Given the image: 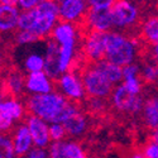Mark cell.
<instances>
[{"instance_id":"obj_13","label":"cell","mask_w":158,"mask_h":158,"mask_svg":"<svg viewBox=\"0 0 158 158\" xmlns=\"http://www.w3.org/2000/svg\"><path fill=\"white\" fill-rule=\"evenodd\" d=\"M25 89L32 95H42L49 94L53 90L52 86V80L46 75L44 71L28 73L25 77Z\"/></svg>"},{"instance_id":"obj_31","label":"cell","mask_w":158,"mask_h":158,"mask_svg":"<svg viewBox=\"0 0 158 158\" xmlns=\"http://www.w3.org/2000/svg\"><path fill=\"white\" fill-rule=\"evenodd\" d=\"M116 0H87L89 8H111Z\"/></svg>"},{"instance_id":"obj_9","label":"cell","mask_w":158,"mask_h":158,"mask_svg":"<svg viewBox=\"0 0 158 158\" xmlns=\"http://www.w3.org/2000/svg\"><path fill=\"white\" fill-rule=\"evenodd\" d=\"M57 87L61 90L62 95L71 101L81 100L85 95V89L81 82V78L75 71H67L61 75L57 80Z\"/></svg>"},{"instance_id":"obj_28","label":"cell","mask_w":158,"mask_h":158,"mask_svg":"<svg viewBox=\"0 0 158 158\" xmlns=\"http://www.w3.org/2000/svg\"><path fill=\"white\" fill-rule=\"evenodd\" d=\"M67 133H66V129L63 127V124H51L49 125V137L52 142H60L62 140Z\"/></svg>"},{"instance_id":"obj_38","label":"cell","mask_w":158,"mask_h":158,"mask_svg":"<svg viewBox=\"0 0 158 158\" xmlns=\"http://www.w3.org/2000/svg\"><path fill=\"white\" fill-rule=\"evenodd\" d=\"M131 158H144V157H143V154H139V153H137V154H134V156L131 157Z\"/></svg>"},{"instance_id":"obj_36","label":"cell","mask_w":158,"mask_h":158,"mask_svg":"<svg viewBox=\"0 0 158 158\" xmlns=\"http://www.w3.org/2000/svg\"><path fill=\"white\" fill-rule=\"evenodd\" d=\"M4 53H3V49H2V47H0V70L3 69V60H4V56H3Z\"/></svg>"},{"instance_id":"obj_10","label":"cell","mask_w":158,"mask_h":158,"mask_svg":"<svg viewBox=\"0 0 158 158\" xmlns=\"http://www.w3.org/2000/svg\"><path fill=\"white\" fill-rule=\"evenodd\" d=\"M61 48L60 44L52 37L46 39V52H44V72L51 80H58L61 77V64H60Z\"/></svg>"},{"instance_id":"obj_11","label":"cell","mask_w":158,"mask_h":158,"mask_svg":"<svg viewBox=\"0 0 158 158\" xmlns=\"http://www.w3.org/2000/svg\"><path fill=\"white\" fill-rule=\"evenodd\" d=\"M87 9L89 6L85 4L84 0H66L60 5L58 20L76 25L84 20Z\"/></svg>"},{"instance_id":"obj_7","label":"cell","mask_w":158,"mask_h":158,"mask_svg":"<svg viewBox=\"0 0 158 158\" xmlns=\"http://www.w3.org/2000/svg\"><path fill=\"white\" fill-rule=\"evenodd\" d=\"M24 116V106L17 98H6L0 102V133H6L15 120Z\"/></svg>"},{"instance_id":"obj_33","label":"cell","mask_w":158,"mask_h":158,"mask_svg":"<svg viewBox=\"0 0 158 158\" xmlns=\"http://www.w3.org/2000/svg\"><path fill=\"white\" fill-rule=\"evenodd\" d=\"M24 158H48V153L44 148H33Z\"/></svg>"},{"instance_id":"obj_29","label":"cell","mask_w":158,"mask_h":158,"mask_svg":"<svg viewBox=\"0 0 158 158\" xmlns=\"http://www.w3.org/2000/svg\"><path fill=\"white\" fill-rule=\"evenodd\" d=\"M131 77H140V67L135 63H130L123 67V80Z\"/></svg>"},{"instance_id":"obj_20","label":"cell","mask_w":158,"mask_h":158,"mask_svg":"<svg viewBox=\"0 0 158 158\" xmlns=\"http://www.w3.org/2000/svg\"><path fill=\"white\" fill-rule=\"evenodd\" d=\"M38 14L35 9L32 10H25L20 13V17L18 20V31H34L35 23H37Z\"/></svg>"},{"instance_id":"obj_18","label":"cell","mask_w":158,"mask_h":158,"mask_svg":"<svg viewBox=\"0 0 158 158\" xmlns=\"http://www.w3.org/2000/svg\"><path fill=\"white\" fill-rule=\"evenodd\" d=\"M94 64L98 70H100L102 72V75L106 77L113 85L123 81V67H119V66L109 62L108 60L99 61Z\"/></svg>"},{"instance_id":"obj_12","label":"cell","mask_w":158,"mask_h":158,"mask_svg":"<svg viewBox=\"0 0 158 158\" xmlns=\"http://www.w3.org/2000/svg\"><path fill=\"white\" fill-rule=\"evenodd\" d=\"M27 127L31 131V135L33 139V144L37 148H46L51 140L49 137V127L47 122L34 115L28 116Z\"/></svg>"},{"instance_id":"obj_25","label":"cell","mask_w":158,"mask_h":158,"mask_svg":"<svg viewBox=\"0 0 158 158\" xmlns=\"http://www.w3.org/2000/svg\"><path fill=\"white\" fill-rule=\"evenodd\" d=\"M38 41H42V39L32 31H18L15 34V42L18 44H31Z\"/></svg>"},{"instance_id":"obj_35","label":"cell","mask_w":158,"mask_h":158,"mask_svg":"<svg viewBox=\"0 0 158 158\" xmlns=\"http://www.w3.org/2000/svg\"><path fill=\"white\" fill-rule=\"evenodd\" d=\"M0 3L4 5H15L18 4V0H0Z\"/></svg>"},{"instance_id":"obj_21","label":"cell","mask_w":158,"mask_h":158,"mask_svg":"<svg viewBox=\"0 0 158 158\" xmlns=\"http://www.w3.org/2000/svg\"><path fill=\"white\" fill-rule=\"evenodd\" d=\"M140 81L149 85H156L158 82V66L151 62H146L140 69Z\"/></svg>"},{"instance_id":"obj_2","label":"cell","mask_w":158,"mask_h":158,"mask_svg":"<svg viewBox=\"0 0 158 158\" xmlns=\"http://www.w3.org/2000/svg\"><path fill=\"white\" fill-rule=\"evenodd\" d=\"M137 56L135 42L119 32H106L105 35V60L125 67L134 62Z\"/></svg>"},{"instance_id":"obj_34","label":"cell","mask_w":158,"mask_h":158,"mask_svg":"<svg viewBox=\"0 0 158 158\" xmlns=\"http://www.w3.org/2000/svg\"><path fill=\"white\" fill-rule=\"evenodd\" d=\"M151 55H152V58L156 63H158V43L153 44L152 46V49H151Z\"/></svg>"},{"instance_id":"obj_19","label":"cell","mask_w":158,"mask_h":158,"mask_svg":"<svg viewBox=\"0 0 158 158\" xmlns=\"http://www.w3.org/2000/svg\"><path fill=\"white\" fill-rule=\"evenodd\" d=\"M143 118L146 124L153 129V131H158V98H151L143 105Z\"/></svg>"},{"instance_id":"obj_27","label":"cell","mask_w":158,"mask_h":158,"mask_svg":"<svg viewBox=\"0 0 158 158\" xmlns=\"http://www.w3.org/2000/svg\"><path fill=\"white\" fill-rule=\"evenodd\" d=\"M123 85L125 89L133 95H139L142 90V81L140 77H131V78H125L123 80Z\"/></svg>"},{"instance_id":"obj_22","label":"cell","mask_w":158,"mask_h":158,"mask_svg":"<svg viewBox=\"0 0 158 158\" xmlns=\"http://www.w3.org/2000/svg\"><path fill=\"white\" fill-rule=\"evenodd\" d=\"M24 69L28 71V73L39 72L44 70V56H41L39 53H31L27 56L24 61Z\"/></svg>"},{"instance_id":"obj_40","label":"cell","mask_w":158,"mask_h":158,"mask_svg":"<svg viewBox=\"0 0 158 158\" xmlns=\"http://www.w3.org/2000/svg\"><path fill=\"white\" fill-rule=\"evenodd\" d=\"M0 6H2V3H0Z\"/></svg>"},{"instance_id":"obj_1","label":"cell","mask_w":158,"mask_h":158,"mask_svg":"<svg viewBox=\"0 0 158 158\" xmlns=\"http://www.w3.org/2000/svg\"><path fill=\"white\" fill-rule=\"evenodd\" d=\"M25 108L32 115L41 118L49 124H63L72 114L78 111L75 101L53 91L49 94L31 95L25 102Z\"/></svg>"},{"instance_id":"obj_4","label":"cell","mask_w":158,"mask_h":158,"mask_svg":"<svg viewBox=\"0 0 158 158\" xmlns=\"http://www.w3.org/2000/svg\"><path fill=\"white\" fill-rule=\"evenodd\" d=\"M139 17V9L130 0H116L111 6L113 28L122 31L135 28Z\"/></svg>"},{"instance_id":"obj_24","label":"cell","mask_w":158,"mask_h":158,"mask_svg":"<svg viewBox=\"0 0 158 158\" xmlns=\"http://www.w3.org/2000/svg\"><path fill=\"white\" fill-rule=\"evenodd\" d=\"M64 149L67 158H87L85 151L77 142H66Z\"/></svg>"},{"instance_id":"obj_42","label":"cell","mask_w":158,"mask_h":158,"mask_svg":"<svg viewBox=\"0 0 158 158\" xmlns=\"http://www.w3.org/2000/svg\"><path fill=\"white\" fill-rule=\"evenodd\" d=\"M84 2H85V0H84Z\"/></svg>"},{"instance_id":"obj_5","label":"cell","mask_w":158,"mask_h":158,"mask_svg":"<svg viewBox=\"0 0 158 158\" xmlns=\"http://www.w3.org/2000/svg\"><path fill=\"white\" fill-rule=\"evenodd\" d=\"M105 35L106 33L90 31L81 39V56L89 63H96L105 60Z\"/></svg>"},{"instance_id":"obj_17","label":"cell","mask_w":158,"mask_h":158,"mask_svg":"<svg viewBox=\"0 0 158 158\" xmlns=\"http://www.w3.org/2000/svg\"><path fill=\"white\" fill-rule=\"evenodd\" d=\"M140 37L149 46L158 43V15H152L140 24Z\"/></svg>"},{"instance_id":"obj_16","label":"cell","mask_w":158,"mask_h":158,"mask_svg":"<svg viewBox=\"0 0 158 158\" xmlns=\"http://www.w3.org/2000/svg\"><path fill=\"white\" fill-rule=\"evenodd\" d=\"M63 127L66 129V133L70 137H78L85 133L87 128V120L86 116L81 111H76L72 114L67 120L63 123Z\"/></svg>"},{"instance_id":"obj_37","label":"cell","mask_w":158,"mask_h":158,"mask_svg":"<svg viewBox=\"0 0 158 158\" xmlns=\"http://www.w3.org/2000/svg\"><path fill=\"white\" fill-rule=\"evenodd\" d=\"M4 99H6L5 98V95H4V93H3V90H2V87H0V102H2Z\"/></svg>"},{"instance_id":"obj_26","label":"cell","mask_w":158,"mask_h":158,"mask_svg":"<svg viewBox=\"0 0 158 158\" xmlns=\"http://www.w3.org/2000/svg\"><path fill=\"white\" fill-rule=\"evenodd\" d=\"M66 142H52L48 149V158H67L66 157Z\"/></svg>"},{"instance_id":"obj_6","label":"cell","mask_w":158,"mask_h":158,"mask_svg":"<svg viewBox=\"0 0 158 158\" xmlns=\"http://www.w3.org/2000/svg\"><path fill=\"white\" fill-rule=\"evenodd\" d=\"M113 106L123 113L135 114L143 109V98L140 95H133L125 89L123 84L118 85L111 93Z\"/></svg>"},{"instance_id":"obj_23","label":"cell","mask_w":158,"mask_h":158,"mask_svg":"<svg viewBox=\"0 0 158 158\" xmlns=\"http://www.w3.org/2000/svg\"><path fill=\"white\" fill-rule=\"evenodd\" d=\"M0 158H18L14 152L13 139L5 133H0Z\"/></svg>"},{"instance_id":"obj_8","label":"cell","mask_w":158,"mask_h":158,"mask_svg":"<svg viewBox=\"0 0 158 158\" xmlns=\"http://www.w3.org/2000/svg\"><path fill=\"white\" fill-rule=\"evenodd\" d=\"M85 25L94 32H110L113 28L111 8H89L84 18Z\"/></svg>"},{"instance_id":"obj_14","label":"cell","mask_w":158,"mask_h":158,"mask_svg":"<svg viewBox=\"0 0 158 158\" xmlns=\"http://www.w3.org/2000/svg\"><path fill=\"white\" fill-rule=\"evenodd\" d=\"M13 144H14V152L18 158H23L31 152L33 139L27 124H20L17 128L14 138H13Z\"/></svg>"},{"instance_id":"obj_32","label":"cell","mask_w":158,"mask_h":158,"mask_svg":"<svg viewBox=\"0 0 158 158\" xmlns=\"http://www.w3.org/2000/svg\"><path fill=\"white\" fill-rule=\"evenodd\" d=\"M41 2H43V0H18V6L24 11L32 10V9H35Z\"/></svg>"},{"instance_id":"obj_15","label":"cell","mask_w":158,"mask_h":158,"mask_svg":"<svg viewBox=\"0 0 158 158\" xmlns=\"http://www.w3.org/2000/svg\"><path fill=\"white\" fill-rule=\"evenodd\" d=\"M20 17L19 8L15 5L0 6V33H8L18 29V20Z\"/></svg>"},{"instance_id":"obj_30","label":"cell","mask_w":158,"mask_h":158,"mask_svg":"<svg viewBox=\"0 0 158 158\" xmlns=\"http://www.w3.org/2000/svg\"><path fill=\"white\" fill-rule=\"evenodd\" d=\"M144 158H158V142L152 140L143 151Z\"/></svg>"},{"instance_id":"obj_39","label":"cell","mask_w":158,"mask_h":158,"mask_svg":"<svg viewBox=\"0 0 158 158\" xmlns=\"http://www.w3.org/2000/svg\"><path fill=\"white\" fill-rule=\"evenodd\" d=\"M53 2H56L58 5H61L62 3H64V2H66V0H53Z\"/></svg>"},{"instance_id":"obj_41","label":"cell","mask_w":158,"mask_h":158,"mask_svg":"<svg viewBox=\"0 0 158 158\" xmlns=\"http://www.w3.org/2000/svg\"><path fill=\"white\" fill-rule=\"evenodd\" d=\"M0 78H2V75H0Z\"/></svg>"},{"instance_id":"obj_3","label":"cell","mask_w":158,"mask_h":158,"mask_svg":"<svg viewBox=\"0 0 158 158\" xmlns=\"http://www.w3.org/2000/svg\"><path fill=\"white\" fill-rule=\"evenodd\" d=\"M84 62V64H80L82 69L78 76H80L81 82L84 85L85 94L90 98H109L114 90L113 84L102 75L100 70L95 67L94 63H89L86 61Z\"/></svg>"}]
</instances>
